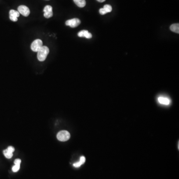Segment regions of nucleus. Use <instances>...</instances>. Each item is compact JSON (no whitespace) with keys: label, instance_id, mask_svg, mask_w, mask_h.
Listing matches in <instances>:
<instances>
[{"label":"nucleus","instance_id":"obj_1","mask_svg":"<svg viewBox=\"0 0 179 179\" xmlns=\"http://www.w3.org/2000/svg\"><path fill=\"white\" fill-rule=\"evenodd\" d=\"M49 53L48 47L43 46L38 52V58L40 61H45L46 59L48 54Z\"/></svg>","mask_w":179,"mask_h":179},{"label":"nucleus","instance_id":"obj_2","mask_svg":"<svg viewBox=\"0 0 179 179\" xmlns=\"http://www.w3.org/2000/svg\"><path fill=\"white\" fill-rule=\"evenodd\" d=\"M57 139L60 141H66L70 138V134L66 131H60L57 135Z\"/></svg>","mask_w":179,"mask_h":179},{"label":"nucleus","instance_id":"obj_3","mask_svg":"<svg viewBox=\"0 0 179 179\" xmlns=\"http://www.w3.org/2000/svg\"><path fill=\"white\" fill-rule=\"evenodd\" d=\"M43 46V42L41 40L39 39H35L32 42L31 45V49L34 52H38V51Z\"/></svg>","mask_w":179,"mask_h":179},{"label":"nucleus","instance_id":"obj_4","mask_svg":"<svg viewBox=\"0 0 179 179\" xmlns=\"http://www.w3.org/2000/svg\"><path fill=\"white\" fill-rule=\"evenodd\" d=\"M81 24V21L78 18H72L71 20H69L66 22V25L71 28H74L78 27Z\"/></svg>","mask_w":179,"mask_h":179},{"label":"nucleus","instance_id":"obj_5","mask_svg":"<svg viewBox=\"0 0 179 179\" xmlns=\"http://www.w3.org/2000/svg\"><path fill=\"white\" fill-rule=\"evenodd\" d=\"M18 10L20 14L24 15L25 17H28L30 14V10L29 8L27 6L24 5H21L19 6L18 8Z\"/></svg>","mask_w":179,"mask_h":179},{"label":"nucleus","instance_id":"obj_6","mask_svg":"<svg viewBox=\"0 0 179 179\" xmlns=\"http://www.w3.org/2000/svg\"><path fill=\"white\" fill-rule=\"evenodd\" d=\"M44 12V17L47 18H50L53 16V12L51 6L47 5L43 9Z\"/></svg>","mask_w":179,"mask_h":179},{"label":"nucleus","instance_id":"obj_7","mask_svg":"<svg viewBox=\"0 0 179 179\" xmlns=\"http://www.w3.org/2000/svg\"><path fill=\"white\" fill-rule=\"evenodd\" d=\"M15 151V148L13 146H9L6 150H4L3 153L5 156L8 159L11 158L13 157V152Z\"/></svg>","mask_w":179,"mask_h":179},{"label":"nucleus","instance_id":"obj_8","mask_svg":"<svg viewBox=\"0 0 179 179\" xmlns=\"http://www.w3.org/2000/svg\"><path fill=\"white\" fill-rule=\"evenodd\" d=\"M10 18L13 22L18 21V18L20 17V14L18 11L15 10H11L10 11Z\"/></svg>","mask_w":179,"mask_h":179},{"label":"nucleus","instance_id":"obj_9","mask_svg":"<svg viewBox=\"0 0 179 179\" xmlns=\"http://www.w3.org/2000/svg\"><path fill=\"white\" fill-rule=\"evenodd\" d=\"M112 11V7L110 5H104L103 8H100L99 13L101 15H104L107 13H110Z\"/></svg>","mask_w":179,"mask_h":179},{"label":"nucleus","instance_id":"obj_10","mask_svg":"<svg viewBox=\"0 0 179 179\" xmlns=\"http://www.w3.org/2000/svg\"><path fill=\"white\" fill-rule=\"evenodd\" d=\"M78 35L80 38H86L88 39H90L92 38V34L90 33L88 31H86V30L80 31L78 33Z\"/></svg>","mask_w":179,"mask_h":179},{"label":"nucleus","instance_id":"obj_11","mask_svg":"<svg viewBox=\"0 0 179 179\" xmlns=\"http://www.w3.org/2000/svg\"><path fill=\"white\" fill-rule=\"evenodd\" d=\"M158 101L159 103L161 104L168 105L170 104V100L167 98L160 97L158 98Z\"/></svg>","mask_w":179,"mask_h":179},{"label":"nucleus","instance_id":"obj_12","mask_svg":"<svg viewBox=\"0 0 179 179\" xmlns=\"http://www.w3.org/2000/svg\"><path fill=\"white\" fill-rule=\"evenodd\" d=\"M85 161H86V158H85V157H84V156H82V157H80V160L79 162L75 163L73 164V166L75 167L76 168H78V167H80L82 165H83V164L85 162Z\"/></svg>","mask_w":179,"mask_h":179},{"label":"nucleus","instance_id":"obj_13","mask_svg":"<svg viewBox=\"0 0 179 179\" xmlns=\"http://www.w3.org/2000/svg\"><path fill=\"white\" fill-rule=\"evenodd\" d=\"M75 4L80 8H83L86 6V2L85 0H73Z\"/></svg>","mask_w":179,"mask_h":179},{"label":"nucleus","instance_id":"obj_14","mask_svg":"<svg viewBox=\"0 0 179 179\" xmlns=\"http://www.w3.org/2000/svg\"><path fill=\"white\" fill-rule=\"evenodd\" d=\"M170 29L173 32L176 33H179V24H173L170 27Z\"/></svg>","mask_w":179,"mask_h":179},{"label":"nucleus","instance_id":"obj_15","mask_svg":"<svg viewBox=\"0 0 179 179\" xmlns=\"http://www.w3.org/2000/svg\"><path fill=\"white\" fill-rule=\"evenodd\" d=\"M20 165H15L12 168V171L14 172H17L20 170Z\"/></svg>","mask_w":179,"mask_h":179},{"label":"nucleus","instance_id":"obj_16","mask_svg":"<svg viewBox=\"0 0 179 179\" xmlns=\"http://www.w3.org/2000/svg\"><path fill=\"white\" fill-rule=\"evenodd\" d=\"M21 160L20 159H15V162H14V163H15V165H20L21 163Z\"/></svg>","mask_w":179,"mask_h":179},{"label":"nucleus","instance_id":"obj_17","mask_svg":"<svg viewBox=\"0 0 179 179\" xmlns=\"http://www.w3.org/2000/svg\"><path fill=\"white\" fill-rule=\"evenodd\" d=\"M97 1L99 2H101V3H102V2H104L106 0H97Z\"/></svg>","mask_w":179,"mask_h":179}]
</instances>
